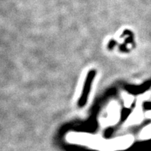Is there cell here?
<instances>
[{
	"instance_id": "3",
	"label": "cell",
	"mask_w": 151,
	"mask_h": 151,
	"mask_svg": "<svg viewBox=\"0 0 151 151\" xmlns=\"http://www.w3.org/2000/svg\"><path fill=\"white\" fill-rule=\"evenodd\" d=\"M147 116H148V118H151V111H148V113H147Z\"/></svg>"
},
{
	"instance_id": "1",
	"label": "cell",
	"mask_w": 151,
	"mask_h": 151,
	"mask_svg": "<svg viewBox=\"0 0 151 151\" xmlns=\"http://www.w3.org/2000/svg\"><path fill=\"white\" fill-rule=\"evenodd\" d=\"M95 74L94 71H90V72L88 73V77H87L86 84H85V87L83 89V92L82 96H81L80 101H79V105L80 106H83L85 104H86L87 101V98H88V93H89L90 86H91V83L92 79L94 78V76Z\"/></svg>"
},
{
	"instance_id": "2",
	"label": "cell",
	"mask_w": 151,
	"mask_h": 151,
	"mask_svg": "<svg viewBox=\"0 0 151 151\" xmlns=\"http://www.w3.org/2000/svg\"><path fill=\"white\" fill-rule=\"evenodd\" d=\"M141 137L145 139H151V124L144 128L141 133Z\"/></svg>"
}]
</instances>
